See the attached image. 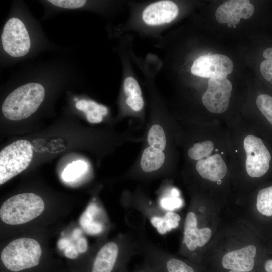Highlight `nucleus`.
Here are the masks:
<instances>
[{"label": "nucleus", "instance_id": "1", "mask_svg": "<svg viewBox=\"0 0 272 272\" xmlns=\"http://www.w3.org/2000/svg\"><path fill=\"white\" fill-rule=\"evenodd\" d=\"M139 255L134 230L120 233L114 241L104 244L96 254L91 272H129L132 258Z\"/></svg>", "mask_w": 272, "mask_h": 272}, {"label": "nucleus", "instance_id": "2", "mask_svg": "<svg viewBox=\"0 0 272 272\" xmlns=\"http://www.w3.org/2000/svg\"><path fill=\"white\" fill-rule=\"evenodd\" d=\"M44 96L45 89L40 84H25L8 95L2 104V112L10 120L24 119L36 111Z\"/></svg>", "mask_w": 272, "mask_h": 272}, {"label": "nucleus", "instance_id": "3", "mask_svg": "<svg viewBox=\"0 0 272 272\" xmlns=\"http://www.w3.org/2000/svg\"><path fill=\"white\" fill-rule=\"evenodd\" d=\"M144 225L145 223L134 229L139 255L155 272H197L193 265L174 256L152 242L146 234Z\"/></svg>", "mask_w": 272, "mask_h": 272}, {"label": "nucleus", "instance_id": "4", "mask_svg": "<svg viewBox=\"0 0 272 272\" xmlns=\"http://www.w3.org/2000/svg\"><path fill=\"white\" fill-rule=\"evenodd\" d=\"M45 205L42 199L33 193L14 195L6 200L0 208V218L4 223L20 225L39 216Z\"/></svg>", "mask_w": 272, "mask_h": 272}, {"label": "nucleus", "instance_id": "5", "mask_svg": "<svg viewBox=\"0 0 272 272\" xmlns=\"http://www.w3.org/2000/svg\"><path fill=\"white\" fill-rule=\"evenodd\" d=\"M42 250L39 243L29 238L11 241L2 250L1 259L9 270L17 272L37 266Z\"/></svg>", "mask_w": 272, "mask_h": 272}, {"label": "nucleus", "instance_id": "6", "mask_svg": "<svg viewBox=\"0 0 272 272\" xmlns=\"http://www.w3.org/2000/svg\"><path fill=\"white\" fill-rule=\"evenodd\" d=\"M32 157V147L27 140H17L4 147L0 152V185L26 169Z\"/></svg>", "mask_w": 272, "mask_h": 272}, {"label": "nucleus", "instance_id": "7", "mask_svg": "<svg viewBox=\"0 0 272 272\" xmlns=\"http://www.w3.org/2000/svg\"><path fill=\"white\" fill-rule=\"evenodd\" d=\"M3 48L13 57L25 55L30 47V40L24 23L18 18H12L5 23L1 35Z\"/></svg>", "mask_w": 272, "mask_h": 272}, {"label": "nucleus", "instance_id": "8", "mask_svg": "<svg viewBox=\"0 0 272 272\" xmlns=\"http://www.w3.org/2000/svg\"><path fill=\"white\" fill-rule=\"evenodd\" d=\"M243 144L246 154L245 166L248 174L252 177H261L269 168L271 155L269 151L262 140L254 135H247Z\"/></svg>", "mask_w": 272, "mask_h": 272}, {"label": "nucleus", "instance_id": "9", "mask_svg": "<svg viewBox=\"0 0 272 272\" xmlns=\"http://www.w3.org/2000/svg\"><path fill=\"white\" fill-rule=\"evenodd\" d=\"M232 90L231 82L226 78H210L202 101L210 112L221 113L227 109Z\"/></svg>", "mask_w": 272, "mask_h": 272}, {"label": "nucleus", "instance_id": "10", "mask_svg": "<svg viewBox=\"0 0 272 272\" xmlns=\"http://www.w3.org/2000/svg\"><path fill=\"white\" fill-rule=\"evenodd\" d=\"M233 70V63L226 55L219 54L205 55L198 57L191 68L196 76L210 78H226Z\"/></svg>", "mask_w": 272, "mask_h": 272}, {"label": "nucleus", "instance_id": "11", "mask_svg": "<svg viewBox=\"0 0 272 272\" xmlns=\"http://www.w3.org/2000/svg\"><path fill=\"white\" fill-rule=\"evenodd\" d=\"M254 11V7L249 1H228L218 7L215 18L219 23L234 25L238 24L241 18H250Z\"/></svg>", "mask_w": 272, "mask_h": 272}, {"label": "nucleus", "instance_id": "12", "mask_svg": "<svg viewBox=\"0 0 272 272\" xmlns=\"http://www.w3.org/2000/svg\"><path fill=\"white\" fill-rule=\"evenodd\" d=\"M212 234L208 227H198V217L193 211L186 215L183 231L182 244L189 252H194L198 247H203L209 240Z\"/></svg>", "mask_w": 272, "mask_h": 272}, {"label": "nucleus", "instance_id": "13", "mask_svg": "<svg viewBox=\"0 0 272 272\" xmlns=\"http://www.w3.org/2000/svg\"><path fill=\"white\" fill-rule=\"evenodd\" d=\"M178 11V6L173 2L160 1L148 6L143 12L142 18L148 25H161L173 20Z\"/></svg>", "mask_w": 272, "mask_h": 272}, {"label": "nucleus", "instance_id": "14", "mask_svg": "<svg viewBox=\"0 0 272 272\" xmlns=\"http://www.w3.org/2000/svg\"><path fill=\"white\" fill-rule=\"evenodd\" d=\"M256 250L254 245H250L230 251L223 257L222 266L230 270L249 272L254 266Z\"/></svg>", "mask_w": 272, "mask_h": 272}, {"label": "nucleus", "instance_id": "15", "mask_svg": "<svg viewBox=\"0 0 272 272\" xmlns=\"http://www.w3.org/2000/svg\"><path fill=\"white\" fill-rule=\"evenodd\" d=\"M196 169L202 178L213 182L221 180L227 172L226 165L219 154L198 160Z\"/></svg>", "mask_w": 272, "mask_h": 272}, {"label": "nucleus", "instance_id": "16", "mask_svg": "<svg viewBox=\"0 0 272 272\" xmlns=\"http://www.w3.org/2000/svg\"><path fill=\"white\" fill-rule=\"evenodd\" d=\"M164 160L165 155L162 151L149 146L143 152L140 166L143 171L150 173L160 169Z\"/></svg>", "mask_w": 272, "mask_h": 272}, {"label": "nucleus", "instance_id": "17", "mask_svg": "<svg viewBox=\"0 0 272 272\" xmlns=\"http://www.w3.org/2000/svg\"><path fill=\"white\" fill-rule=\"evenodd\" d=\"M76 108L83 111L87 120L91 123H98L103 120V116L107 114V108L91 100L82 99L75 104Z\"/></svg>", "mask_w": 272, "mask_h": 272}, {"label": "nucleus", "instance_id": "18", "mask_svg": "<svg viewBox=\"0 0 272 272\" xmlns=\"http://www.w3.org/2000/svg\"><path fill=\"white\" fill-rule=\"evenodd\" d=\"M256 207L261 214L266 216H272V186L261 189L258 192Z\"/></svg>", "mask_w": 272, "mask_h": 272}, {"label": "nucleus", "instance_id": "19", "mask_svg": "<svg viewBox=\"0 0 272 272\" xmlns=\"http://www.w3.org/2000/svg\"><path fill=\"white\" fill-rule=\"evenodd\" d=\"M147 140L150 146L163 151L166 147V139L162 127L158 124L152 125L149 130Z\"/></svg>", "mask_w": 272, "mask_h": 272}, {"label": "nucleus", "instance_id": "20", "mask_svg": "<svg viewBox=\"0 0 272 272\" xmlns=\"http://www.w3.org/2000/svg\"><path fill=\"white\" fill-rule=\"evenodd\" d=\"M180 192L176 188H172L169 196H164L159 200V205L165 211H173L180 208L183 204L182 200L179 198Z\"/></svg>", "mask_w": 272, "mask_h": 272}, {"label": "nucleus", "instance_id": "21", "mask_svg": "<svg viewBox=\"0 0 272 272\" xmlns=\"http://www.w3.org/2000/svg\"><path fill=\"white\" fill-rule=\"evenodd\" d=\"M214 149L213 143L207 140L194 144L188 151V156L193 160H200L207 157Z\"/></svg>", "mask_w": 272, "mask_h": 272}, {"label": "nucleus", "instance_id": "22", "mask_svg": "<svg viewBox=\"0 0 272 272\" xmlns=\"http://www.w3.org/2000/svg\"><path fill=\"white\" fill-rule=\"evenodd\" d=\"M87 169V164L82 160L73 161L69 164L62 173V178L66 181H70L83 174Z\"/></svg>", "mask_w": 272, "mask_h": 272}, {"label": "nucleus", "instance_id": "23", "mask_svg": "<svg viewBox=\"0 0 272 272\" xmlns=\"http://www.w3.org/2000/svg\"><path fill=\"white\" fill-rule=\"evenodd\" d=\"M258 108L270 123L272 124V97L262 94L256 99Z\"/></svg>", "mask_w": 272, "mask_h": 272}, {"label": "nucleus", "instance_id": "24", "mask_svg": "<svg viewBox=\"0 0 272 272\" xmlns=\"http://www.w3.org/2000/svg\"><path fill=\"white\" fill-rule=\"evenodd\" d=\"M265 58L260 64V72L263 77L272 83V47L266 49L263 52Z\"/></svg>", "mask_w": 272, "mask_h": 272}, {"label": "nucleus", "instance_id": "25", "mask_svg": "<svg viewBox=\"0 0 272 272\" xmlns=\"http://www.w3.org/2000/svg\"><path fill=\"white\" fill-rule=\"evenodd\" d=\"M124 89L128 96H141L142 91L137 80L131 77L126 78L124 82Z\"/></svg>", "mask_w": 272, "mask_h": 272}, {"label": "nucleus", "instance_id": "26", "mask_svg": "<svg viewBox=\"0 0 272 272\" xmlns=\"http://www.w3.org/2000/svg\"><path fill=\"white\" fill-rule=\"evenodd\" d=\"M53 5L67 9H76L83 6L86 1L82 0H49Z\"/></svg>", "mask_w": 272, "mask_h": 272}, {"label": "nucleus", "instance_id": "27", "mask_svg": "<svg viewBox=\"0 0 272 272\" xmlns=\"http://www.w3.org/2000/svg\"><path fill=\"white\" fill-rule=\"evenodd\" d=\"M126 103L135 111L141 110L144 105L143 99L141 96H128L126 100Z\"/></svg>", "mask_w": 272, "mask_h": 272}, {"label": "nucleus", "instance_id": "28", "mask_svg": "<svg viewBox=\"0 0 272 272\" xmlns=\"http://www.w3.org/2000/svg\"><path fill=\"white\" fill-rule=\"evenodd\" d=\"M84 230L90 234H97L103 230V226L99 222H93L84 228Z\"/></svg>", "mask_w": 272, "mask_h": 272}, {"label": "nucleus", "instance_id": "29", "mask_svg": "<svg viewBox=\"0 0 272 272\" xmlns=\"http://www.w3.org/2000/svg\"><path fill=\"white\" fill-rule=\"evenodd\" d=\"M79 222L82 227L84 228L93 222L92 215L86 210L81 215Z\"/></svg>", "mask_w": 272, "mask_h": 272}, {"label": "nucleus", "instance_id": "30", "mask_svg": "<svg viewBox=\"0 0 272 272\" xmlns=\"http://www.w3.org/2000/svg\"><path fill=\"white\" fill-rule=\"evenodd\" d=\"M131 272H155L150 265L144 260L142 263L136 266Z\"/></svg>", "mask_w": 272, "mask_h": 272}, {"label": "nucleus", "instance_id": "31", "mask_svg": "<svg viewBox=\"0 0 272 272\" xmlns=\"http://www.w3.org/2000/svg\"><path fill=\"white\" fill-rule=\"evenodd\" d=\"M64 254L66 257L70 259L76 258L78 255V251L75 246L70 244L65 249Z\"/></svg>", "mask_w": 272, "mask_h": 272}, {"label": "nucleus", "instance_id": "32", "mask_svg": "<svg viewBox=\"0 0 272 272\" xmlns=\"http://www.w3.org/2000/svg\"><path fill=\"white\" fill-rule=\"evenodd\" d=\"M78 251L80 253L85 252L87 249V242L84 237H81L79 239L77 243Z\"/></svg>", "mask_w": 272, "mask_h": 272}, {"label": "nucleus", "instance_id": "33", "mask_svg": "<svg viewBox=\"0 0 272 272\" xmlns=\"http://www.w3.org/2000/svg\"><path fill=\"white\" fill-rule=\"evenodd\" d=\"M70 245V242L65 239H61L58 243V246L61 249H66Z\"/></svg>", "mask_w": 272, "mask_h": 272}, {"label": "nucleus", "instance_id": "34", "mask_svg": "<svg viewBox=\"0 0 272 272\" xmlns=\"http://www.w3.org/2000/svg\"><path fill=\"white\" fill-rule=\"evenodd\" d=\"M264 269L266 272H272V259L267 260L265 262Z\"/></svg>", "mask_w": 272, "mask_h": 272}, {"label": "nucleus", "instance_id": "35", "mask_svg": "<svg viewBox=\"0 0 272 272\" xmlns=\"http://www.w3.org/2000/svg\"><path fill=\"white\" fill-rule=\"evenodd\" d=\"M81 234V231L79 229H75L73 232V237L75 239H77L80 237V236Z\"/></svg>", "mask_w": 272, "mask_h": 272}, {"label": "nucleus", "instance_id": "36", "mask_svg": "<svg viewBox=\"0 0 272 272\" xmlns=\"http://www.w3.org/2000/svg\"><path fill=\"white\" fill-rule=\"evenodd\" d=\"M229 272H244V271H235V270H230Z\"/></svg>", "mask_w": 272, "mask_h": 272}, {"label": "nucleus", "instance_id": "37", "mask_svg": "<svg viewBox=\"0 0 272 272\" xmlns=\"http://www.w3.org/2000/svg\"><path fill=\"white\" fill-rule=\"evenodd\" d=\"M221 182H222L221 180H219V181H217V183H218V184H221Z\"/></svg>", "mask_w": 272, "mask_h": 272}, {"label": "nucleus", "instance_id": "38", "mask_svg": "<svg viewBox=\"0 0 272 272\" xmlns=\"http://www.w3.org/2000/svg\"><path fill=\"white\" fill-rule=\"evenodd\" d=\"M74 101H75L76 102H78L79 100H78V99L77 98H74Z\"/></svg>", "mask_w": 272, "mask_h": 272}, {"label": "nucleus", "instance_id": "39", "mask_svg": "<svg viewBox=\"0 0 272 272\" xmlns=\"http://www.w3.org/2000/svg\"><path fill=\"white\" fill-rule=\"evenodd\" d=\"M215 151H218V149H216Z\"/></svg>", "mask_w": 272, "mask_h": 272}]
</instances>
